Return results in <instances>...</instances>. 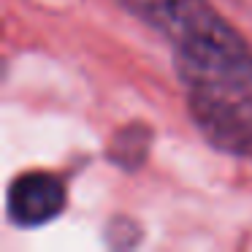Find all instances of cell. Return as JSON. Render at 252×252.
Returning <instances> with one entry per match:
<instances>
[{"label": "cell", "mask_w": 252, "mask_h": 252, "mask_svg": "<svg viewBox=\"0 0 252 252\" xmlns=\"http://www.w3.org/2000/svg\"><path fill=\"white\" fill-rule=\"evenodd\" d=\"M174 65L198 130L233 155H252V52L228 22L174 46Z\"/></svg>", "instance_id": "6da1fadb"}, {"label": "cell", "mask_w": 252, "mask_h": 252, "mask_svg": "<svg viewBox=\"0 0 252 252\" xmlns=\"http://www.w3.org/2000/svg\"><path fill=\"white\" fill-rule=\"evenodd\" d=\"M63 206H65V187L46 171H28L11 182L8 217L22 228H38L49 222L63 212Z\"/></svg>", "instance_id": "7a4b0ae2"}]
</instances>
